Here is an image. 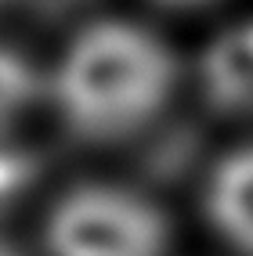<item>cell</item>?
I'll list each match as a JSON object with an SVG mask.
<instances>
[{"instance_id":"6da1fadb","label":"cell","mask_w":253,"mask_h":256,"mask_svg":"<svg viewBox=\"0 0 253 256\" xmlns=\"http://www.w3.org/2000/svg\"><path fill=\"white\" fill-rule=\"evenodd\" d=\"M181 83L174 47L148 26L101 18L76 32L51 94L65 130L87 144H120L166 112Z\"/></svg>"},{"instance_id":"7a4b0ae2","label":"cell","mask_w":253,"mask_h":256,"mask_svg":"<svg viewBox=\"0 0 253 256\" xmlns=\"http://www.w3.org/2000/svg\"><path fill=\"white\" fill-rule=\"evenodd\" d=\"M170 238L166 210L123 184H80L47 216L51 256H166Z\"/></svg>"},{"instance_id":"3957f363","label":"cell","mask_w":253,"mask_h":256,"mask_svg":"<svg viewBox=\"0 0 253 256\" xmlns=\"http://www.w3.org/2000/svg\"><path fill=\"white\" fill-rule=\"evenodd\" d=\"M213 231L242 256H253V144H242L213 166L202 192Z\"/></svg>"},{"instance_id":"277c9868","label":"cell","mask_w":253,"mask_h":256,"mask_svg":"<svg viewBox=\"0 0 253 256\" xmlns=\"http://www.w3.org/2000/svg\"><path fill=\"white\" fill-rule=\"evenodd\" d=\"M199 87L206 105L228 116L253 112V47L246 29L217 36L199 62Z\"/></svg>"},{"instance_id":"5b68a950","label":"cell","mask_w":253,"mask_h":256,"mask_svg":"<svg viewBox=\"0 0 253 256\" xmlns=\"http://www.w3.org/2000/svg\"><path fill=\"white\" fill-rule=\"evenodd\" d=\"M40 94L37 69L19 54V50L0 47V130L15 123Z\"/></svg>"},{"instance_id":"8992f818","label":"cell","mask_w":253,"mask_h":256,"mask_svg":"<svg viewBox=\"0 0 253 256\" xmlns=\"http://www.w3.org/2000/svg\"><path fill=\"white\" fill-rule=\"evenodd\" d=\"M163 8H202V4H213V0H156Z\"/></svg>"},{"instance_id":"52a82bcc","label":"cell","mask_w":253,"mask_h":256,"mask_svg":"<svg viewBox=\"0 0 253 256\" xmlns=\"http://www.w3.org/2000/svg\"><path fill=\"white\" fill-rule=\"evenodd\" d=\"M0 256H15V252H11V249H8V246H0Z\"/></svg>"},{"instance_id":"ba28073f","label":"cell","mask_w":253,"mask_h":256,"mask_svg":"<svg viewBox=\"0 0 253 256\" xmlns=\"http://www.w3.org/2000/svg\"><path fill=\"white\" fill-rule=\"evenodd\" d=\"M246 40H249V47H253V26H249V29H246Z\"/></svg>"}]
</instances>
